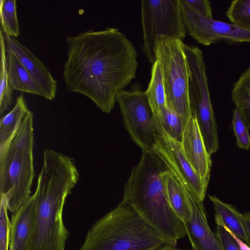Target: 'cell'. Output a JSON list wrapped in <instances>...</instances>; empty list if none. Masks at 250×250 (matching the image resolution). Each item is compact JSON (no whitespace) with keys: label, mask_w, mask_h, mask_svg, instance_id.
<instances>
[{"label":"cell","mask_w":250,"mask_h":250,"mask_svg":"<svg viewBox=\"0 0 250 250\" xmlns=\"http://www.w3.org/2000/svg\"><path fill=\"white\" fill-rule=\"evenodd\" d=\"M66 40L63 77L66 90L86 96L109 113L118 94L135 77L139 63L135 47L113 27L87 30Z\"/></svg>","instance_id":"obj_1"},{"label":"cell","mask_w":250,"mask_h":250,"mask_svg":"<svg viewBox=\"0 0 250 250\" xmlns=\"http://www.w3.org/2000/svg\"><path fill=\"white\" fill-rule=\"evenodd\" d=\"M79 173L74 160L50 149L43 152V163L36 191V214L27 250H64L69 233L62 212L67 197Z\"/></svg>","instance_id":"obj_2"},{"label":"cell","mask_w":250,"mask_h":250,"mask_svg":"<svg viewBox=\"0 0 250 250\" xmlns=\"http://www.w3.org/2000/svg\"><path fill=\"white\" fill-rule=\"evenodd\" d=\"M170 171L155 152L143 151L125 185L122 201L153 229L166 244L176 247L179 240L187 235V231L167 199L165 178Z\"/></svg>","instance_id":"obj_3"},{"label":"cell","mask_w":250,"mask_h":250,"mask_svg":"<svg viewBox=\"0 0 250 250\" xmlns=\"http://www.w3.org/2000/svg\"><path fill=\"white\" fill-rule=\"evenodd\" d=\"M165 244L160 235L122 201L92 226L78 250H154Z\"/></svg>","instance_id":"obj_4"},{"label":"cell","mask_w":250,"mask_h":250,"mask_svg":"<svg viewBox=\"0 0 250 250\" xmlns=\"http://www.w3.org/2000/svg\"><path fill=\"white\" fill-rule=\"evenodd\" d=\"M34 144L33 114L30 111L4 158L0 161V195L6 196L8 210L12 214L31 196L35 176Z\"/></svg>","instance_id":"obj_5"},{"label":"cell","mask_w":250,"mask_h":250,"mask_svg":"<svg viewBox=\"0 0 250 250\" xmlns=\"http://www.w3.org/2000/svg\"><path fill=\"white\" fill-rule=\"evenodd\" d=\"M182 40L165 36L155 42L156 61L160 65L167 105L187 123L190 117L188 85L189 68Z\"/></svg>","instance_id":"obj_6"},{"label":"cell","mask_w":250,"mask_h":250,"mask_svg":"<svg viewBox=\"0 0 250 250\" xmlns=\"http://www.w3.org/2000/svg\"><path fill=\"white\" fill-rule=\"evenodd\" d=\"M141 18L143 50L149 62L156 61L155 42L160 36L183 40L187 29L183 21L180 0H142Z\"/></svg>","instance_id":"obj_7"},{"label":"cell","mask_w":250,"mask_h":250,"mask_svg":"<svg viewBox=\"0 0 250 250\" xmlns=\"http://www.w3.org/2000/svg\"><path fill=\"white\" fill-rule=\"evenodd\" d=\"M125 126L132 139L143 151H153L157 135L154 114L145 91L137 83L116 97Z\"/></svg>","instance_id":"obj_8"},{"label":"cell","mask_w":250,"mask_h":250,"mask_svg":"<svg viewBox=\"0 0 250 250\" xmlns=\"http://www.w3.org/2000/svg\"><path fill=\"white\" fill-rule=\"evenodd\" d=\"M181 16L188 34L206 46L219 42H250V31L232 23L207 17L180 0Z\"/></svg>","instance_id":"obj_9"},{"label":"cell","mask_w":250,"mask_h":250,"mask_svg":"<svg viewBox=\"0 0 250 250\" xmlns=\"http://www.w3.org/2000/svg\"><path fill=\"white\" fill-rule=\"evenodd\" d=\"M154 119L157 135L153 151L166 163L182 185L203 201L208 183L202 180L191 167L184 154L181 142L172 139L166 132L154 115Z\"/></svg>","instance_id":"obj_10"},{"label":"cell","mask_w":250,"mask_h":250,"mask_svg":"<svg viewBox=\"0 0 250 250\" xmlns=\"http://www.w3.org/2000/svg\"><path fill=\"white\" fill-rule=\"evenodd\" d=\"M6 52L13 53L28 71L43 92L44 98L56 97L57 82L44 64L16 38L5 36Z\"/></svg>","instance_id":"obj_11"},{"label":"cell","mask_w":250,"mask_h":250,"mask_svg":"<svg viewBox=\"0 0 250 250\" xmlns=\"http://www.w3.org/2000/svg\"><path fill=\"white\" fill-rule=\"evenodd\" d=\"M186 190L191 205V216L185 225L192 250H224L216 233L208 225L203 201Z\"/></svg>","instance_id":"obj_12"},{"label":"cell","mask_w":250,"mask_h":250,"mask_svg":"<svg viewBox=\"0 0 250 250\" xmlns=\"http://www.w3.org/2000/svg\"><path fill=\"white\" fill-rule=\"evenodd\" d=\"M181 145L184 154L195 171L208 183L211 167V155L208 152L197 120L189 118L185 128Z\"/></svg>","instance_id":"obj_13"},{"label":"cell","mask_w":250,"mask_h":250,"mask_svg":"<svg viewBox=\"0 0 250 250\" xmlns=\"http://www.w3.org/2000/svg\"><path fill=\"white\" fill-rule=\"evenodd\" d=\"M36 214L34 193L12 214L9 231V250H27L33 231Z\"/></svg>","instance_id":"obj_14"},{"label":"cell","mask_w":250,"mask_h":250,"mask_svg":"<svg viewBox=\"0 0 250 250\" xmlns=\"http://www.w3.org/2000/svg\"><path fill=\"white\" fill-rule=\"evenodd\" d=\"M22 94L18 97L13 109L0 119V161L5 157L26 115L30 111Z\"/></svg>","instance_id":"obj_15"},{"label":"cell","mask_w":250,"mask_h":250,"mask_svg":"<svg viewBox=\"0 0 250 250\" xmlns=\"http://www.w3.org/2000/svg\"><path fill=\"white\" fill-rule=\"evenodd\" d=\"M165 188L171 208L184 224L188 223L191 216V208L187 191L171 171L166 174Z\"/></svg>","instance_id":"obj_16"},{"label":"cell","mask_w":250,"mask_h":250,"mask_svg":"<svg viewBox=\"0 0 250 250\" xmlns=\"http://www.w3.org/2000/svg\"><path fill=\"white\" fill-rule=\"evenodd\" d=\"M6 64L9 81L14 90L44 97L42 90L13 53L6 52Z\"/></svg>","instance_id":"obj_17"},{"label":"cell","mask_w":250,"mask_h":250,"mask_svg":"<svg viewBox=\"0 0 250 250\" xmlns=\"http://www.w3.org/2000/svg\"><path fill=\"white\" fill-rule=\"evenodd\" d=\"M215 211L216 224L226 227L240 240L250 247V242L242 222V213L232 205L224 203L215 196L208 195Z\"/></svg>","instance_id":"obj_18"},{"label":"cell","mask_w":250,"mask_h":250,"mask_svg":"<svg viewBox=\"0 0 250 250\" xmlns=\"http://www.w3.org/2000/svg\"><path fill=\"white\" fill-rule=\"evenodd\" d=\"M231 96L235 108L248 128H250V66L234 83Z\"/></svg>","instance_id":"obj_19"},{"label":"cell","mask_w":250,"mask_h":250,"mask_svg":"<svg viewBox=\"0 0 250 250\" xmlns=\"http://www.w3.org/2000/svg\"><path fill=\"white\" fill-rule=\"evenodd\" d=\"M145 93L154 115H158L167 106V103L162 72L157 61L152 64L150 81Z\"/></svg>","instance_id":"obj_20"},{"label":"cell","mask_w":250,"mask_h":250,"mask_svg":"<svg viewBox=\"0 0 250 250\" xmlns=\"http://www.w3.org/2000/svg\"><path fill=\"white\" fill-rule=\"evenodd\" d=\"M0 44L1 51L0 73V114L8 108L12 102L13 89L11 86L7 71L6 64V45L4 34L0 30Z\"/></svg>","instance_id":"obj_21"},{"label":"cell","mask_w":250,"mask_h":250,"mask_svg":"<svg viewBox=\"0 0 250 250\" xmlns=\"http://www.w3.org/2000/svg\"><path fill=\"white\" fill-rule=\"evenodd\" d=\"M0 30L4 35L18 37L20 32L15 0H0Z\"/></svg>","instance_id":"obj_22"},{"label":"cell","mask_w":250,"mask_h":250,"mask_svg":"<svg viewBox=\"0 0 250 250\" xmlns=\"http://www.w3.org/2000/svg\"><path fill=\"white\" fill-rule=\"evenodd\" d=\"M156 116L166 132L172 139L181 142L186 125L181 116L167 105Z\"/></svg>","instance_id":"obj_23"},{"label":"cell","mask_w":250,"mask_h":250,"mask_svg":"<svg viewBox=\"0 0 250 250\" xmlns=\"http://www.w3.org/2000/svg\"><path fill=\"white\" fill-rule=\"evenodd\" d=\"M231 23L250 31V0H234L226 11Z\"/></svg>","instance_id":"obj_24"},{"label":"cell","mask_w":250,"mask_h":250,"mask_svg":"<svg viewBox=\"0 0 250 250\" xmlns=\"http://www.w3.org/2000/svg\"><path fill=\"white\" fill-rule=\"evenodd\" d=\"M232 126L236 137L237 146L241 149H249L250 148V136L249 128L236 108L233 112Z\"/></svg>","instance_id":"obj_25"},{"label":"cell","mask_w":250,"mask_h":250,"mask_svg":"<svg viewBox=\"0 0 250 250\" xmlns=\"http://www.w3.org/2000/svg\"><path fill=\"white\" fill-rule=\"evenodd\" d=\"M0 250H8L10 221L7 214L8 201L4 194L0 195Z\"/></svg>","instance_id":"obj_26"},{"label":"cell","mask_w":250,"mask_h":250,"mask_svg":"<svg viewBox=\"0 0 250 250\" xmlns=\"http://www.w3.org/2000/svg\"><path fill=\"white\" fill-rule=\"evenodd\" d=\"M215 233L224 250H240L237 241L222 225L217 224Z\"/></svg>","instance_id":"obj_27"},{"label":"cell","mask_w":250,"mask_h":250,"mask_svg":"<svg viewBox=\"0 0 250 250\" xmlns=\"http://www.w3.org/2000/svg\"><path fill=\"white\" fill-rule=\"evenodd\" d=\"M193 10L209 18H212L210 2L208 0H185Z\"/></svg>","instance_id":"obj_28"},{"label":"cell","mask_w":250,"mask_h":250,"mask_svg":"<svg viewBox=\"0 0 250 250\" xmlns=\"http://www.w3.org/2000/svg\"><path fill=\"white\" fill-rule=\"evenodd\" d=\"M242 222L250 242V212L242 213Z\"/></svg>","instance_id":"obj_29"},{"label":"cell","mask_w":250,"mask_h":250,"mask_svg":"<svg viewBox=\"0 0 250 250\" xmlns=\"http://www.w3.org/2000/svg\"><path fill=\"white\" fill-rule=\"evenodd\" d=\"M222 225V224H221ZM224 228L229 232L230 235L235 239L237 241L240 250H250V247L247 244L244 243L241 240H240L238 237H237L234 233H233L229 229L226 227L222 225Z\"/></svg>","instance_id":"obj_30"},{"label":"cell","mask_w":250,"mask_h":250,"mask_svg":"<svg viewBox=\"0 0 250 250\" xmlns=\"http://www.w3.org/2000/svg\"><path fill=\"white\" fill-rule=\"evenodd\" d=\"M154 250H184L177 248L176 247L165 244L162 246Z\"/></svg>","instance_id":"obj_31"}]
</instances>
